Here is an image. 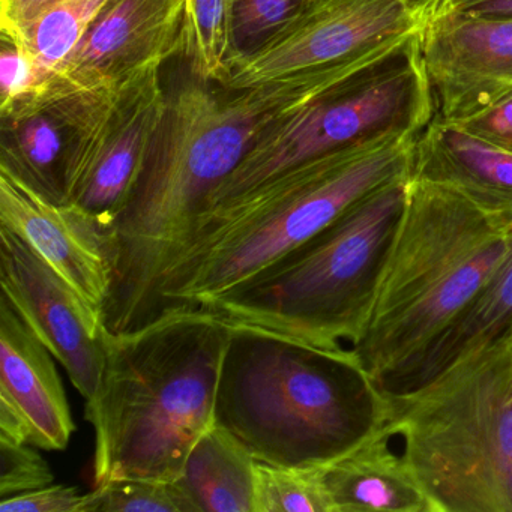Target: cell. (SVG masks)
I'll return each instance as SVG.
<instances>
[{
  "label": "cell",
  "mask_w": 512,
  "mask_h": 512,
  "mask_svg": "<svg viewBox=\"0 0 512 512\" xmlns=\"http://www.w3.org/2000/svg\"><path fill=\"white\" fill-rule=\"evenodd\" d=\"M0 226L28 242L104 316L115 259L110 227L71 203H55L0 166Z\"/></svg>",
  "instance_id": "13"
},
{
  "label": "cell",
  "mask_w": 512,
  "mask_h": 512,
  "mask_svg": "<svg viewBox=\"0 0 512 512\" xmlns=\"http://www.w3.org/2000/svg\"><path fill=\"white\" fill-rule=\"evenodd\" d=\"M436 0H310L256 52L235 59L221 83L238 92L293 74L343 77L419 34Z\"/></svg>",
  "instance_id": "10"
},
{
  "label": "cell",
  "mask_w": 512,
  "mask_h": 512,
  "mask_svg": "<svg viewBox=\"0 0 512 512\" xmlns=\"http://www.w3.org/2000/svg\"><path fill=\"white\" fill-rule=\"evenodd\" d=\"M512 218L445 185L410 179L406 205L377 281L364 337L353 352L391 391L503 262Z\"/></svg>",
  "instance_id": "5"
},
{
  "label": "cell",
  "mask_w": 512,
  "mask_h": 512,
  "mask_svg": "<svg viewBox=\"0 0 512 512\" xmlns=\"http://www.w3.org/2000/svg\"><path fill=\"white\" fill-rule=\"evenodd\" d=\"M256 464L232 434L214 424L191 449L178 482L197 512H253Z\"/></svg>",
  "instance_id": "20"
},
{
  "label": "cell",
  "mask_w": 512,
  "mask_h": 512,
  "mask_svg": "<svg viewBox=\"0 0 512 512\" xmlns=\"http://www.w3.org/2000/svg\"><path fill=\"white\" fill-rule=\"evenodd\" d=\"M412 178L445 185L485 211L512 218L511 152L439 115L416 137Z\"/></svg>",
  "instance_id": "16"
},
{
  "label": "cell",
  "mask_w": 512,
  "mask_h": 512,
  "mask_svg": "<svg viewBox=\"0 0 512 512\" xmlns=\"http://www.w3.org/2000/svg\"><path fill=\"white\" fill-rule=\"evenodd\" d=\"M160 73L86 94L25 103L47 107L64 122L65 203L106 226H112L133 191L166 115L169 97Z\"/></svg>",
  "instance_id": "9"
},
{
  "label": "cell",
  "mask_w": 512,
  "mask_h": 512,
  "mask_svg": "<svg viewBox=\"0 0 512 512\" xmlns=\"http://www.w3.org/2000/svg\"><path fill=\"white\" fill-rule=\"evenodd\" d=\"M184 53L197 82H224L233 61L232 0H188Z\"/></svg>",
  "instance_id": "22"
},
{
  "label": "cell",
  "mask_w": 512,
  "mask_h": 512,
  "mask_svg": "<svg viewBox=\"0 0 512 512\" xmlns=\"http://www.w3.org/2000/svg\"><path fill=\"white\" fill-rule=\"evenodd\" d=\"M44 80L37 65L10 41L2 40L0 52V115L13 112L43 89Z\"/></svg>",
  "instance_id": "27"
},
{
  "label": "cell",
  "mask_w": 512,
  "mask_h": 512,
  "mask_svg": "<svg viewBox=\"0 0 512 512\" xmlns=\"http://www.w3.org/2000/svg\"><path fill=\"white\" fill-rule=\"evenodd\" d=\"M512 329V245L479 292L440 332L415 367L388 392L424 385L449 365L488 346Z\"/></svg>",
  "instance_id": "19"
},
{
  "label": "cell",
  "mask_w": 512,
  "mask_h": 512,
  "mask_svg": "<svg viewBox=\"0 0 512 512\" xmlns=\"http://www.w3.org/2000/svg\"><path fill=\"white\" fill-rule=\"evenodd\" d=\"M112 2L0 0L2 40L32 59L46 85Z\"/></svg>",
  "instance_id": "18"
},
{
  "label": "cell",
  "mask_w": 512,
  "mask_h": 512,
  "mask_svg": "<svg viewBox=\"0 0 512 512\" xmlns=\"http://www.w3.org/2000/svg\"><path fill=\"white\" fill-rule=\"evenodd\" d=\"M0 500V512H80L85 494L71 485L52 484Z\"/></svg>",
  "instance_id": "29"
},
{
  "label": "cell",
  "mask_w": 512,
  "mask_h": 512,
  "mask_svg": "<svg viewBox=\"0 0 512 512\" xmlns=\"http://www.w3.org/2000/svg\"><path fill=\"white\" fill-rule=\"evenodd\" d=\"M341 79L293 74L221 100L203 83L169 98L145 167L110 226L115 259L104 323L113 334L151 323L164 272L212 194L254 143Z\"/></svg>",
  "instance_id": "1"
},
{
  "label": "cell",
  "mask_w": 512,
  "mask_h": 512,
  "mask_svg": "<svg viewBox=\"0 0 512 512\" xmlns=\"http://www.w3.org/2000/svg\"><path fill=\"white\" fill-rule=\"evenodd\" d=\"M2 298L64 365L89 400L103 373L107 326L95 310L37 251L0 226Z\"/></svg>",
  "instance_id": "11"
},
{
  "label": "cell",
  "mask_w": 512,
  "mask_h": 512,
  "mask_svg": "<svg viewBox=\"0 0 512 512\" xmlns=\"http://www.w3.org/2000/svg\"><path fill=\"white\" fill-rule=\"evenodd\" d=\"M230 323L206 308L161 314L136 331L104 334L94 427L92 485L121 479L178 481L197 440L215 424Z\"/></svg>",
  "instance_id": "2"
},
{
  "label": "cell",
  "mask_w": 512,
  "mask_h": 512,
  "mask_svg": "<svg viewBox=\"0 0 512 512\" xmlns=\"http://www.w3.org/2000/svg\"><path fill=\"white\" fill-rule=\"evenodd\" d=\"M410 179L401 176L371 191L256 277L200 308L233 325L265 329L320 349L341 352L358 346Z\"/></svg>",
  "instance_id": "6"
},
{
  "label": "cell",
  "mask_w": 512,
  "mask_h": 512,
  "mask_svg": "<svg viewBox=\"0 0 512 512\" xmlns=\"http://www.w3.org/2000/svg\"><path fill=\"white\" fill-rule=\"evenodd\" d=\"M388 424L322 466L332 512H433Z\"/></svg>",
  "instance_id": "17"
},
{
  "label": "cell",
  "mask_w": 512,
  "mask_h": 512,
  "mask_svg": "<svg viewBox=\"0 0 512 512\" xmlns=\"http://www.w3.org/2000/svg\"><path fill=\"white\" fill-rule=\"evenodd\" d=\"M253 512H332L322 467L257 463Z\"/></svg>",
  "instance_id": "23"
},
{
  "label": "cell",
  "mask_w": 512,
  "mask_h": 512,
  "mask_svg": "<svg viewBox=\"0 0 512 512\" xmlns=\"http://www.w3.org/2000/svg\"><path fill=\"white\" fill-rule=\"evenodd\" d=\"M55 356L0 296V442L64 451L76 431Z\"/></svg>",
  "instance_id": "15"
},
{
  "label": "cell",
  "mask_w": 512,
  "mask_h": 512,
  "mask_svg": "<svg viewBox=\"0 0 512 512\" xmlns=\"http://www.w3.org/2000/svg\"><path fill=\"white\" fill-rule=\"evenodd\" d=\"M421 32L269 128L215 190L203 214L314 158L419 136L436 116Z\"/></svg>",
  "instance_id": "8"
},
{
  "label": "cell",
  "mask_w": 512,
  "mask_h": 512,
  "mask_svg": "<svg viewBox=\"0 0 512 512\" xmlns=\"http://www.w3.org/2000/svg\"><path fill=\"white\" fill-rule=\"evenodd\" d=\"M449 122L512 154V89L497 95L469 115Z\"/></svg>",
  "instance_id": "28"
},
{
  "label": "cell",
  "mask_w": 512,
  "mask_h": 512,
  "mask_svg": "<svg viewBox=\"0 0 512 512\" xmlns=\"http://www.w3.org/2000/svg\"><path fill=\"white\" fill-rule=\"evenodd\" d=\"M511 338H512V329H511Z\"/></svg>",
  "instance_id": "31"
},
{
  "label": "cell",
  "mask_w": 512,
  "mask_h": 512,
  "mask_svg": "<svg viewBox=\"0 0 512 512\" xmlns=\"http://www.w3.org/2000/svg\"><path fill=\"white\" fill-rule=\"evenodd\" d=\"M440 118L455 121L512 89V19L433 11L421 32Z\"/></svg>",
  "instance_id": "14"
},
{
  "label": "cell",
  "mask_w": 512,
  "mask_h": 512,
  "mask_svg": "<svg viewBox=\"0 0 512 512\" xmlns=\"http://www.w3.org/2000/svg\"><path fill=\"white\" fill-rule=\"evenodd\" d=\"M416 137L314 158L200 215L161 278L152 322L214 304L371 191L412 175Z\"/></svg>",
  "instance_id": "4"
},
{
  "label": "cell",
  "mask_w": 512,
  "mask_h": 512,
  "mask_svg": "<svg viewBox=\"0 0 512 512\" xmlns=\"http://www.w3.org/2000/svg\"><path fill=\"white\" fill-rule=\"evenodd\" d=\"M214 421L257 463L322 467L385 427L388 398L350 347L230 323Z\"/></svg>",
  "instance_id": "3"
},
{
  "label": "cell",
  "mask_w": 512,
  "mask_h": 512,
  "mask_svg": "<svg viewBox=\"0 0 512 512\" xmlns=\"http://www.w3.org/2000/svg\"><path fill=\"white\" fill-rule=\"evenodd\" d=\"M434 10L484 19H512V0H436Z\"/></svg>",
  "instance_id": "30"
},
{
  "label": "cell",
  "mask_w": 512,
  "mask_h": 512,
  "mask_svg": "<svg viewBox=\"0 0 512 512\" xmlns=\"http://www.w3.org/2000/svg\"><path fill=\"white\" fill-rule=\"evenodd\" d=\"M37 449L0 442V499L53 484L55 475Z\"/></svg>",
  "instance_id": "26"
},
{
  "label": "cell",
  "mask_w": 512,
  "mask_h": 512,
  "mask_svg": "<svg viewBox=\"0 0 512 512\" xmlns=\"http://www.w3.org/2000/svg\"><path fill=\"white\" fill-rule=\"evenodd\" d=\"M80 512H197L178 481L121 479L85 494Z\"/></svg>",
  "instance_id": "24"
},
{
  "label": "cell",
  "mask_w": 512,
  "mask_h": 512,
  "mask_svg": "<svg viewBox=\"0 0 512 512\" xmlns=\"http://www.w3.org/2000/svg\"><path fill=\"white\" fill-rule=\"evenodd\" d=\"M308 4L310 0H232L233 61L268 43Z\"/></svg>",
  "instance_id": "25"
},
{
  "label": "cell",
  "mask_w": 512,
  "mask_h": 512,
  "mask_svg": "<svg viewBox=\"0 0 512 512\" xmlns=\"http://www.w3.org/2000/svg\"><path fill=\"white\" fill-rule=\"evenodd\" d=\"M187 5L188 0H113L31 100L86 94L161 70L185 50Z\"/></svg>",
  "instance_id": "12"
},
{
  "label": "cell",
  "mask_w": 512,
  "mask_h": 512,
  "mask_svg": "<svg viewBox=\"0 0 512 512\" xmlns=\"http://www.w3.org/2000/svg\"><path fill=\"white\" fill-rule=\"evenodd\" d=\"M2 157L7 167L44 199L65 203L64 163L67 127L47 107H17L2 116Z\"/></svg>",
  "instance_id": "21"
},
{
  "label": "cell",
  "mask_w": 512,
  "mask_h": 512,
  "mask_svg": "<svg viewBox=\"0 0 512 512\" xmlns=\"http://www.w3.org/2000/svg\"><path fill=\"white\" fill-rule=\"evenodd\" d=\"M385 394L386 424L433 512H512L511 331L424 385Z\"/></svg>",
  "instance_id": "7"
}]
</instances>
